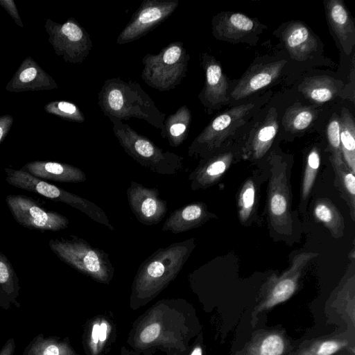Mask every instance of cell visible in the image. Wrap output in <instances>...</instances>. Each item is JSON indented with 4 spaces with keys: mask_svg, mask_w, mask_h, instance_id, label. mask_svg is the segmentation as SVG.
<instances>
[{
    "mask_svg": "<svg viewBox=\"0 0 355 355\" xmlns=\"http://www.w3.org/2000/svg\"><path fill=\"white\" fill-rule=\"evenodd\" d=\"M239 154L235 150L221 148L201 159L197 167L189 174L188 180L193 191L206 189L225 175Z\"/></svg>",
    "mask_w": 355,
    "mask_h": 355,
    "instance_id": "2e32d148",
    "label": "cell"
},
{
    "mask_svg": "<svg viewBox=\"0 0 355 355\" xmlns=\"http://www.w3.org/2000/svg\"><path fill=\"white\" fill-rule=\"evenodd\" d=\"M215 217L202 202H194L175 209L164 223L162 230L179 234L197 228Z\"/></svg>",
    "mask_w": 355,
    "mask_h": 355,
    "instance_id": "d6986e66",
    "label": "cell"
},
{
    "mask_svg": "<svg viewBox=\"0 0 355 355\" xmlns=\"http://www.w3.org/2000/svg\"><path fill=\"white\" fill-rule=\"evenodd\" d=\"M335 173V184L341 197L347 202L350 216L355 220V177L343 160L330 159Z\"/></svg>",
    "mask_w": 355,
    "mask_h": 355,
    "instance_id": "4dcf8cb0",
    "label": "cell"
},
{
    "mask_svg": "<svg viewBox=\"0 0 355 355\" xmlns=\"http://www.w3.org/2000/svg\"><path fill=\"white\" fill-rule=\"evenodd\" d=\"M19 279L12 263L0 251V308L9 310L12 306L19 308Z\"/></svg>",
    "mask_w": 355,
    "mask_h": 355,
    "instance_id": "d4e9b609",
    "label": "cell"
},
{
    "mask_svg": "<svg viewBox=\"0 0 355 355\" xmlns=\"http://www.w3.org/2000/svg\"><path fill=\"white\" fill-rule=\"evenodd\" d=\"M255 198L256 185L254 181L250 178L242 186L239 197V217L242 223L250 218L254 209Z\"/></svg>",
    "mask_w": 355,
    "mask_h": 355,
    "instance_id": "d590c367",
    "label": "cell"
},
{
    "mask_svg": "<svg viewBox=\"0 0 355 355\" xmlns=\"http://www.w3.org/2000/svg\"><path fill=\"white\" fill-rule=\"evenodd\" d=\"M179 0H144L117 37L118 44L137 40L168 19Z\"/></svg>",
    "mask_w": 355,
    "mask_h": 355,
    "instance_id": "8fae6325",
    "label": "cell"
},
{
    "mask_svg": "<svg viewBox=\"0 0 355 355\" xmlns=\"http://www.w3.org/2000/svg\"><path fill=\"white\" fill-rule=\"evenodd\" d=\"M161 330L158 323H152L145 327L140 334V340L144 343H150L159 335Z\"/></svg>",
    "mask_w": 355,
    "mask_h": 355,
    "instance_id": "74e56055",
    "label": "cell"
},
{
    "mask_svg": "<svg viewBox=\"0 0 355 355\" xmlns=\"http://www.w3.org/2000/svg\"><path fill=\"white\" fill-rule=\"evenodd\" d=\"M16 348L13 338H10L0 349V355H14Z\"/></svg>",
    "mask_w": 355,
    "mask_h": 355,
    "instance_id": "60d3db41",
    "label": "cell"
},
{
    "mask_svg": "<svg viewBox=\"0 0 355 355\" xmlns=\"http://www.w3.org/2000/svg\"><path fill=\"white\" fill-rule=\"evenodd\" d=\"M190 355H202V348L199 346L195 347Z\"/></svg>",
    "mask_w": 355,
    "mask_h": 355,
    "instance_id": "ee69618b",
    "label": "cell"
},
{
    "mask_svg": "<svg viewBox=\"0 0 355 355\" xmlns=\"http://www.w3.org/2000/svg\"><path fill=\"white\" fill-rule=\"evenodd\" d=\"M254 106L253 103L235 106L215 117L192 141L189 156L204 159L220 150L225 141L245 123Z\"/></svg>",
    "mask_w": 355,
    "mask_h": 355,
    "instance_id": "ba28073f",
    "label": "cell"
},
{
    "mask_svg": "<svg viewBox=\"0 0 355 355\" xmlns=\"http://www.w3.org/2000/svg\"><path fill=\"white\" fill-rule=\"evenodd\" d=\"M282 39L291 57L297 61H305L316 51V37L302 21H292L282 32Z\"/></svg>",
    "mask_w": 355,
    "mask_h": 355,
    "instance_id": "7402d4cb",
    "label": "cell"
},
{
    "mask_svg": "<svg viewBox=\"0 0 355 355\" xmlns=\"http://www.w3.org/2000/svg\"><path fill=\"white\" fill-rule=\"evenodd\" d=\"M108 118L119 144L138 164L159 175H175L182 171V156L164 150L121 120L116 117Z\"/></svg>",
    "mask_w": 355,
    "mask_h": 355,
    "instance_id": "3957f363",
    "label": "cell"
},
{
    "mask_svg": "<svg viewBox=\"0 0 355 355\" xmlns=\"http://www.w3.org/2000/svg\"><path fill=\"white\" fill-rule=\"evenodd\" d=\"M49 246L60 260L80 272L103 283L111 280L114 269L107 253L83 238L71 235L69 239H51Z\"/></svg>",
    "mask_w": 355,
    "mask_h": 355,
    "instance_id": "277c9868",
    "label": "cell"
},
{
    "mask_svg": "<svg viewBox=\"0 0 355 355\" xmlns=\"http://www.w3.org/2000/svg\"><path fill=\"white\" fill-rule=\"evenodd\" d=\"M190 55L181 42L167 44L157 54L142 58L141 79L159 92L174 89L186 77Z\"/></svg>",
    "mask_w": 355,
    "mask_h": 355,
    "instance_id": "5b68a950",
    "label": "cell"
},
{
    "mask_svg": "<svg viewBox=\"0 0 355 355\" xmlns=\"http://www.w3.org/2000/svg\"><path fill=\"white\" fill-rule=\"evenodd\" d=\"M0 5L12 18L15 23L20 28L24 27V24L18 12L17 6L12 0H0Z\"/></svg>",
    "mask_w": 355,
    "mask_h": 355,
    "instance_id": "f35d334b",
    "label": "cell"
},
{
    "mask_svg": "<svg viewBox=\"0 0 355 355\" xmlns=\"http://www.w3.org/2000/svg\"><path fill=\"white\" fill-rule=\"evenodd\" d=\"M196 247L195 239L173 243L159 248L139 266L134 280L137 296H150L174 279Z\"/></svg>",
    "mask_w": 355,
    "mask_h": 355,
    "instance_id": "7a4b0ae2",
    "label": "cell"
},
{
    "mask_svg": "<svg viewBox=\"0 0 355 355\" xmlns=\"http://www.w3.org/2000/svg\"><path fill=\"white\" fill-rule=\"evenodd\" d=\"M107 324L106 322H103L99 325L98 329V338L101 342H104L107 338Z\"/></svg>",
    "mask_w": 355,
    "mask_h": 355,
    "instance_id": "b9f144b4",
    "label": "cell"
},
{
    "mask_svg": "<svg viewBox=\"0 0 355 355\" xmlns=\"http://www.w3.org/2000/svg\"><path fill=\"white\" fill-rule=\"evenodd\" d=\"M324 8L330 27L345 54L349 55L355 44V26L350 13L340 0L324 1Z\"/></svg>",
    "mask_w": 355,
    "mask_h": 355,
    "instance_id": "ffe728a7",
    "label": "cell"
},
{
    "mask_svg": "<svg viewBox=\"0 0 355 355\" xmlns=\"http://www.w3.org/2000/svg\"><path fill=\"white\" fill-rule=\"evenodd\" d=\"M318 253L304 252L295 255L291 264L281 275L271 276L266 282L265 293L256 311L268 310L286 302L295 293L304 268Z\"/></svg>",
    "mask_w": 355,
    "mask_h": 355,
    "instance_id": "7c38bea8",
    "label": "cell"
},
{
    "mask_svg": "<svg viewBox=\"0 0 355 355\" xmlns=\"http://www.w3.org/2000/svg\"><path fill=\"white\" fill-rule=\"evenodd\" d=\"M286 347V338L282 333L259 331L236 355H283Z\"/></svg>",
    "mask_w": 355,
    "mask_h": 355,
    "instance_id": "603a6c76",
    "label": "cell"
},
{
    "mask_svg": "<svg viewBox=\"0 0 355 355\" xmlns=\"http://www.w3.org/2000/svg\"><path fill=\"white\" fill-rule=\"evenodd\" d=\"M340 117V140L343 161L355 174V123L353 115L343 108Z\"/></svg>",
    "mask_w": 355,
    "mask_h": 355,
    "instance_id": "f1b7e54d",
    "label": "cell"
},
{
    "mask_svg": "<svg viewBox=\"0 0 355 355\" xmlns=\"http://www.w3.org/2000/svg\"><path fill=\"white\" fill-rule=\"evenodd\" d=\"M129 207L137 220L145 225L159 223L167 212V201L159 196L157 188H149L132 181L126 190Z\"/></svg>",
    "mask_w": 355,
    "mask_h": 355,
    "instance_id": "4fadbf2b",
    "label": "cell"
},
{
    "mask_svg": "<svg viewBox=\"0 0 355 355\" xmlns=\"http://www.w3.org/2000/svg\"><path fill=\"white\" fill-rule=\"evenodd\" d=\"M347 345V341L340 338L315 340L293 355H333Z\"/></svg>",
    "mask_w": 355,
    "mask_h": 355,
    "instance_id": "836d02e7",
    "label": "cell"
},
{
    "mask_svg": "<svg viewBox=\"0 0 355 355\" xmlns=\"http://www.w3.org/2000/svg\"><path fill=\"white\" fill-rule=\"evenodd\" d=\"M270 178L268 187L267 209L270 225L282 236H291L293 231L291 212V190L287 164L278 157L270 162Z\"/></svg>",
    "mask_w": 355,
    "mask_h": 355,
    "instance_id": "52a82bcc",
    "label": "cell"
},
{
    "mask_svg": "<svg viewBox=\"0 0 355 355\" xmlns=\"http://www.w3.org/2000/svg\"><path fill=\"white\" fill-rule=\"evenodd\" d=\"M191 112L182 105L164 119L160 135L171 147H178L187 139L191 123Z\"/></svg>",
    "mask_w": 355,
    "mask_h": 355,
    "instance_id": "484cf974",
    "label": "cell"
},
{
    "mask_svg": "<svg viewBox=\"0 0 355 355\" xmlns=\"http://www.w3.org/2000/svg\"><path fill=\"white\" fill-rule=\"evenodd\" d=\"M315 218L322 223L336 239L343 236L345 222L340 211L327 198H318L313 207Z\"/></svg>",
    "mask_w": 355,
    "mask_h": 355,
    "instance_id": "f546056e",
    "label": "cell"
},
{
    "mask_svg": "<svg viewBox=\"0 0 355 355\" xmlns=\"http://www.w3.org/2000/svg\"><path fill=\"white\" fill-rule=\"evenodd\" d=\"M37 178L58 182L79 183L86 180L85 173L73 165L50 161H33L21 168Z\"/></svg>",
    "mask_w": 355,
    "mask_h": 355,
    "instance_id": "44dd1931",
    "label": "cell"
},
{
    "mask_svg": "<svg viewBox=\"0 0 355 355\" xmlns=\"http://www.w3.org/2000/svg\"><path fill=\"white\" fill-rule=\"evenodd\" d=\"M320 164V156L319 150L316 147L313 148L308 154L306 158L304 173L302 182L301 202L306 201L313 184Z\"/></svg>",
    "mask_w": 355,
    "mask_h": 355,
    "instance_id": "d6a6232c",
    "label": "cell"
},
{
    "mask_svg": "<svg viewBox=\"0 0 355 355\" xmlns=\"http://www.w3.org/2000/svg\"><path fill=\"white\" fill-rule=\"evenodd\" d=\"M46 112L63 119L83 123L85 117L80 109L74 103L64 101H53L44 106Z\"/></svg>",
    "mask_w": 355,
    "mask_h": 355,
    "instance_id": "e575fe53",
    "label": "cell"
},
{
    "mask_svg": "<svg viewBox=\"0 0 355 355\" xmlns=\"http://www.w3.org/2000/svg\"><path fill=\"white\" fill-rule=\"evenodd\" d=\"M14 119L10 114L0 116V144L6 139L13 124Z\"/></svg>",
    "mask_w": 355,
    "mask_h": 355,
    "instance_id": "ab89813d",
    "label": "cell"
},
{
    "mask_svg": "<svg viewBox=\"0 0 355 355\" xmlns=\"http://www.w3.org/2000/svg\"><path fill=\"white\" fill-rule=\"evenodd\" d=\"M201 65L205 80L198 98L207 110L211 112L229 103L228 83L220 64L213 56L202 53Z\"/></svg>",
    "mask_w": 355,
    "mask_h": 355,
    "instance_id": "9a60e30c",
    "label": "cell"
},
{
    "mask_svg": "<svg viewBox=\"0 0 355 355\" xmlns=\"http://www.w3.org/2000/svg\"><path fill=\"white\" fill-rule=\"evenodd\" d=\"M98 105L105 116L121 121L130 118L143 119L159 130L166 118L138 83L118 77L104 82L98 94Z\"/></svg>",
    "mask_w": 355,
    "mask_h": 355,
    "instance_id": "6da1fadb",
    "label": "cell"
},
{
    "mask_svg": "<svg viewBox=\"0 0 355 355\" xmlns=\"http://www.w3.org/2000/svg\"><path fill=\"white\" fill-rule=\"evenodd\" d=\"M44 28L54 52L66 62L83 63L89 54L93 46L92 39L73 18L62 24L47 19Z\"/></svg>",
    "mask_w": 355,
    "mask_h": 355,
    "instance_id": "9c48e42d",
    "label": "cell"
},
{
    "mask_svg": "<svg viewBox=\"0 0 355 355\" xmlns=\"http://www.w3.org/2000/svg\"><path fill=\"white\" fill-rule=\"evenodd\" d=\"M316 117L315 110L309 107L293 105L289 107L282 119L285 129L297 133L307 129Z\"/></svg>",
    "mask_w": 355,
    "mask_h": 355,
    "instance_id": "1f68e13d",
    "label": "cell"
},
{
    "mask_svg": "<svg viewBox=\"0 0 355 355\" xmlns=\"http://www.w3.org/2000/svg\"><path fill=\"white\" fill-rule=\"evenodd\" d=\"M212 33L217 39L232 42H248L261 31L262 24L241 12H223L212 19Z\"/></svg>",
    "mask_w": 355,
    "mask_h": 355,
    "instance_id": "5bb4252c",
    "label": "cell"
},
{
    "mask_svg": "<svg viewBox=\"0 0 355 355\" xmlns=\"http://www.w3.org/2000/svg\"><path fill=\"white\" fill-rule=\"evenodd\" d=\"M308 99L318 103L329 101L338 93L335 80L327 76H317L306 78L299 87Z\"/></svg>",
    "mask_w": 355,
    "mask_h": 355,
    "instance_id": "4316f807",
    "label": "cell"
},
{
    "mask_svg": "<svg viewBox=\"0 0 355 355\" xmlns=\"http://www.w3.org/2000/svg\"><path fill=\"white\" fill-rule=\"evenodd\" d=\"M6 203L14 219L24 227L41 232H57L69 226V220L66 216L47 210L28 196L8 195Z\"/></svg>",
    "mask_w": 355,
    "mask_h": 355,
    "instance_id": "30bf717a",
    "label": "cell"
},
{
    "mask_svg": "<svg viewBox=\"0 0 355 355\" xmlns=\"http://www.w3.org/2000/svg\"><path fill=\"white\" fill-rule=\"evenodd\" d=\"M327 137L331 153L330 159L343 160L340 140V117L334 114L327 126Z\"/></svg>",
    "mask_w": 355,
    "mask_h": 355,
    "instance_id": "8d00e7d4",
    "label": "cell"
},
{
    "mask_svg": "<svg viewBox=\"0 0 355 355\" xmlns=\"http://www.w3.org/2000/svg\"><path fill=\"white\" fill-rule=\"evenodd\" d=\"M286 63L282 60L251 65L231 92L232 97L240 100L266 87L279 77Z\"/></svg>",
    "mask_w": 355,
    "mask_h": 355,
    "instance_id": "e0dca14e",
    "label": "cell"
},
{
    "mask_svg": "<svg viewBox=\"0 0 355 355\" xmlns=\"http://www.w3.org/2000/svg\"><path fill=\"white\" fill-rule=\"evenodd\" d=\"M279 124L275 108L269 110L267 116L253 133L248 147L249 157L259 159L270 148L278 131Z\"/></svg>",
    "mask_w": 355,
    "mask_h": 355,
    "instance_id": "cb8c5ba5",
    "label": "cell"
},
{
    "mask_svg": "<svg viewBox=\"0 0 355 355\" xmlns=\"http://www.w3.org/2000/svg\"><path fill=\"white\" fill-rule=\"evenodd\" d=\"M58 87L55 80L31 57L23 60L6 86L10 92L51 90Z\"/></svg>",
    "mask_w": 355,
    "mask_h": 355,
    "instance_id": "ac0fdd59",
    "label": "cell"
},
{
    "mask_svg": "<svg viewBox=\"0 0 355 355\" xmlns=\"http://www.w3.org/2000/svg\"><path fill=\"white\" fill-rule=\"evenodd\" d=\"M6 181L11 186L40 194L55 202H60L78 209L96 223L110 230L114 227L105 211L95 203L62 188L39 179L20 169L6 168Z\"/></svg>",
    "mask_w": 355,
    "mask_h": 355,
    "instance_id": "8992f818",
    "label": "cell"
},
{
    "mask_svg": "<svg viewBox=\"0 0 355 355\" xmlns=\"http://www.w3.org/2000/svg\"><path fill=\"white\" fill-rule=\"evenodd\" d=\"M22 355H76L66 339L39 334L31 339Z\"/></svg>",
    "mask_w": 355,
    "mask_h": 355,
    "instance_id": "83f0119b",
    "label": "cell"
},
{
    "mask_svg": "<svg viewBox=\"0 0 355 355\" xmlns=\"http://www.w3.org/2000/svg\"><path fill=\"white\" fill-rule=\"evenodd\" d=\"M98 329H99V324L97 323L94 324L92 327V342L94 344L98 343L99 338H98Z\"/></svg>",
    "mask_w": 355,
    "mask_h": 355,
    "instance_id": "7bdbcfd3",
    "label": "cell"
}]
</instances>
